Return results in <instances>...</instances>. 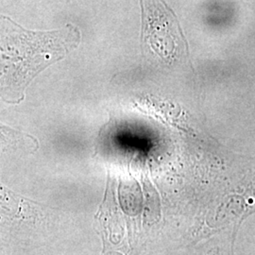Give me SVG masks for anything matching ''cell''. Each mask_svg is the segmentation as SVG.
Listing matches in <instances>:
<instances>
[{"mask_svg":"<svg viewBox=\"0 0 255 255\" xmlns=\"http://www.w3.org/2000/svg\"><path fill=\"white\" fill-rule=\"evenodd\" d=\"M142 42L151 54L165 63L188 54V44L180 22L164 0H140Z\"/></svg>","mask_w":255,"mask_h":255,"instance_id":"1","label":"cell"},{"mask_svg":"<svg viewBox=\"0 0 255 255\" xmlns=\"http://www.w3.org/2000/svg\"><path fill=\"white\" fill-rule=\"evenodd\" d=\"M201 255H232L231 253H229V251H224L222 249H220L219 247L214 248L212 250H210L208 253H204Z\"/></svg>","mask_w":255,"mask_h":255,"instance_id":"2","label":"cell"}]
</instances>
